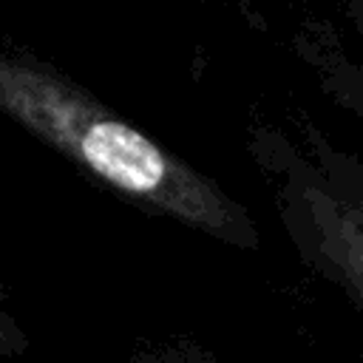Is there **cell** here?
Masks as SVG:
<instances>
[{
  "instance_id": "6",
  "label": "cell",
  "mask_w": 363,
  "mask_h": 363,
  "mask_svg": "<svg viewBox=\"0 0 363 363\" xmlns=\"http://www.w3.org/2000/svg\"><path fill=\"white\" fill-rule=\"evenodd\" d=\"M360 363H363V357H360Z\"/></svg>"
},
{
  "instance_id": "2",
  "label": "cell",
  "mask_w": 363,
  "mask_h": 363,
  "mask_svg": "<svg viewBox=\"0 0 363 363\" xmlns=\"http://www.w3.org/2000/svg\"><path fill=\"white\" fill-rule=\"evenodd\" d=\"M247 156L292 252L363 315V159L301 111L255 122Z\"/></svg>"
},
{
  "instance_id": "3",
  "label": "cell",
  "mask_w": 363,
  "mask_h": 363,
  "mask_svg": "<svg viewBox=\"0 0 363 363\" xmlns=\"http://www.w3.org/2000/svg\"><path fill=\"white\" fill-rule=\"evenodd\" d=\"M292 54L318 91L363 130V62L349 54L337 31L326 20H303L292 34Z\"/></svg>"
},
{
  "instance_id": "5",
  "label": "cell",
  "mask_w": 363,
  "mask_h": 363,
  "mask_svg": "<svg viewBox=\"0 0 363 363\" xmlns=\"http://www.w3.org/2000/svg\"><path fill=\"white\" fill-rule=\"evenodd\" d=\"M337 9L343 11V17L349 20V26L354 28L360 45H363V0H335Z\"/></svg>"
},
{
  "instance_id": "1",
  "label": "cell",
  "mask_w": 363,
  "mask_h": 363,
  "mask_svg": "<svg viewBox=\"0 0 363 363\" xmlns=\"http://www.w3.org/2000/svg\"><path fill=\"white\" fill-rule=\"evenodd\" d=\"M0 111L133 204L218 244L261 247L258 221L235 196L57 68L0 51Z\"/></svg>"
},
{
  "instance_id": "4",
  "label": "cell",
  "mask_w": 363,
  "mask_h": 363,
  "mask_svg": "<svg viewBox=\"0 0 363 363\" xmlns=\"http://www.w3.org/2000/svg\"><path fill=\"white\" fill-rule=\"evenodd\" d=\"M133 363H218L196 340H164L133 354Z\"/></svg>"
}]
</instances>
